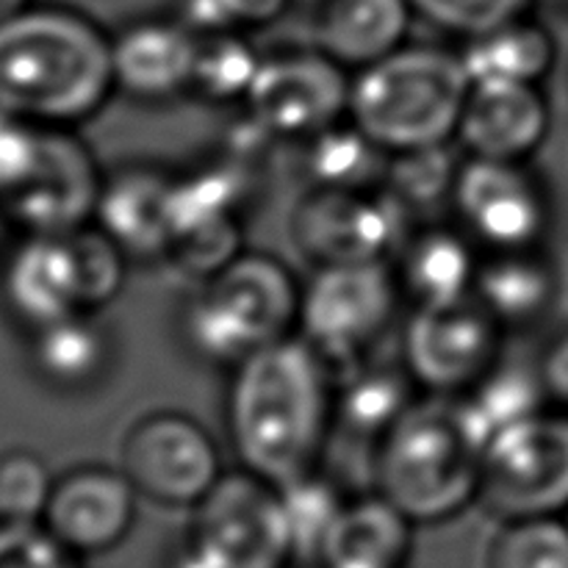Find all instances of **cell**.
Segmentation results:
<instances>
[{"instance_id": "cell-13", "label": "cell", "mask_w": 568, "mask_h": 568, "mask_svg": "<svg viewBox=\"0 0 568 568\" xmlns=\"http://www.w3.org/2000/svg\"><path fill=\"white\" fill-rule=\"evenodd\" d=\"M349 87L331 55L297 50L264 59L244 105L275 139H311L347 114Z\"/></svg>"}, {"instance_id": "cell-5", "label": "cell", "mask_w": 568, "mask_h": 568, "mask_svg": "<svg viewBox=\"0 0 568 568\" xmlns=\"http://www.w3.org/2000/svg\"><path fill=\"white\" fill-rule=\"evenodd\" d=\"M300 294L292 272L270 255H236L200 281L183 308V338L209 364L236 366L297 327Z\"/></svg>"}, {"instance_id": "cell-34", "label": "cell", "mask_w": 568, "mask_h": 568, "mask_svg": "<svg viewBox=\"0 0 568 568\" xmlns=\"http://www.w3.org/2000/svg\"><path fill=\"white\" fill-rule=\"evenodd\" d=\"M53 475L31 449L0 455V521H42L53 494Z\"/></svg>"}, {"instance_id": "cell-30", "label": "cell", "mask_w": 568, "mask_h": 568, "mask_svg": "<svg viewBox=\"0 0 568 568\" xmlns=\"http://www.w3.org/2000/svg\"><path fill=\"white\" fill-rule=\"evenodd\" d=\"M261 64L264 55L239 31L197 37L192 92L211 103H244Z\"/></svg>"}, {"instance_id": "cell-20", "label": "cell", "mask_w": 568, "mask_h": 568, "mask_svg": "<svg viewBox=\"0 0 568 568\" xmlns=\"http://www.w3.org/2000/svg\"><path fill=\"white\" fill-rule=\"evenodd\" d=\"M410 14V0H322L314 22L316 50L342 67L364 70L403 48Z\"/></svg>"}, {"instance_id": "cell-22", "label": "cell", "mask_w": 568, "mask_h": 568, "mask_svg": "<svg viewBox=\"0 0 568 568\" xmlns=\"http://www.w3.org/2000/svg\"><path fill=\"white\" fill-rule=\"evenodd\" d=\"M480 264L469 233L427 227L410 233L399 250L397 277L403 294L414 300L416 308H438L475 297Z\"/></svg>"}, {"instance_id": "cell-23", "label": "cell", "mask_w": 568, "mask_h": 568, "mask_svg": "<svg viewBox=\"0 0 568 568\" xmlns=\"http://www.w3.org/2000/svg\"><path fill=\"white\" fill-rule=\"evenodd\" d=\"M414 527L381 494L347 503L311 568H410Z\"/></svg>"}, {"instance_id": "cell-17", "label": "cell", "mask_w": 568, "mask_h": 568, "mask_svg": "<svg viewBox=\"0 0 568 568\" xmlns=\"http://www.w3.org/2000/svg\"><path fill=\"white\" fill-rule=\"evenodd\" d=\"M549 125L552 111L538 83H471L455 139L469 159L525 161Z\"/></svg>"}, {"instance_id": "cell-36", "label": "cell", "mask_w": 568, "mask_h": 568, "mask_svg": "<svg viewBox=\"0 0 568 568\" xmlns=\"http://www.w3.org/2000/svg\"><path fill=\"white\" fill-rule=\"evenodd\" d=\"M532 0H410L416 14L460 37H477L525 17Z\"/></svg>"}, {"instance_id": "cell-4", "label": "cell", "mask_w": 568, "mask_h": 568, "mask_svg": "<svg viewBox=\"0 0 568 568\" xmlns=\"http://www.w3.org/2000/svg\"><path fill=\"white\" fill-rule=\"evenodd\" d=\"M469 89L460 53L403 44L358 70L347 116L388 155L433 148L455 139Z\"/></svg>"}, {"instance_id": "cell-7", "label": "cell", "mask_w": 568, "mask_h": 568, "mask_svg": "<svg viewBox=\"0 0 568 568\" xmlns=\"http://www.w3.org/2000/svg\"><path fill=\"white\" fill-rule=\"evenodd\" d=\"M477 505L499 521L568 514V416L538 414L483 449Z\"/></svg>"}, {"instance_id": "cell-38", "label": "cell", "mask_w": 568, "mask_h": 568, "mask_svg": "<svg viewBox=\"0 0 568 568\" xmlns=\"http://www.w3.org/2000/svg\"><path fill=\"white\" fill-rule=\"evenodd\" d=\"M0 568H81L42 521H0Z\"/></svg>"}, {"instance_id": "cell-32", "label": "cell", "mask_w": 568, "mask_h": 568, "mask_svg": "<svg viewBox=\"0 0 568 568\" xmlns=\"http://www.w3.org/2000/svg\"><path fill=\"white\" fill-rule=\"evenodd\" d=\"M464 161L449 150L447 144H433V148L405 150V153L388 155L386 178L383 186L410 211H430L436 205H453L455 183H458Z\"/></svg>"}, {"instance_id": "cell-27", "label": "cell", "mask_w": 568, "mask_h": 568, "mask_svg": "<svg viewBox=\"0 0 568 568\" xmlns=\"http://www.w3.org/2000/svg\"><path fill=\"white\" fill-rule=\"evenodd\" d=\"M547 399L538 366L497 364L469 392L460 394L458 403L475 436L488 447L499 433L544 414Z\"/></svg>"}, {"instance_id": "cell-3", "label": "cell", "mask_w": 568, "mask_h": 568, "mask_svg": "<svg viewBox=\"0 0 568 568\" xmlns=\"http://www.w3.org/2000/svg\"><path fill=\"white\" fill-rule=\"evenodd\" d=\"M483 449L458 397L433 394L377 442L375 494L414 525H442L477 503Z\"/></svg>"}, {"instance_id": "cell-25", "label": "cell", "mask_w": 568, "mask_h": 568, "mask_svg": "<svg viewBox=\"0 0 568 568\" xmlns=\"http://www.w3.org/2000/svg\"><path fill=\"white\" fill-rule=\"evenodd\" d=\"M111 358V333L92 311L64 316L33 331V369L55 388L78 392L94 386L105 375Z\"/></svg>"}, {"instance_id": "cell-28", "label": "cell", "mask_w": 568, "mask_h": 568, "mask_svg": "<svg viewBox=\"0 0 568 568\" xmlns=\"http://www.w3.org/2000/svg\"><path fill=\"white\" fill-rule=\"evenodd\" d=\"M388 153L353 120L333 122L305 139V172L314 189H375L386 178Z\"/></svg>"}, {"instance_id": "cell-45", "label": "cell", "mask_w": 568, "mask_h": 568, "mask_svg": "<svg viewBox=\"0 0 568 568\" xmlns=\"http://www.w3.org/2000/svg\"><path fill=\"white\" fill-rule=\"evenodd\" d=\"M564 87H566V94H568V55H566V64H564Z\"/></svg>"}, {"instance_id": "cell-18", "label": "cell", "mask_w": 568, "mask_h": 568, "mask_svg": "<svg viewBox=\"0 0 568 568\" xmlns=\"http://www.w3.org/2000/svg\"><path fill=\"white\" fill-rule=\"evenodd\" d=\"M197 37L183 22L142 20L111 39L114 83L139 100H170L192 92Z\"/></svg>"}, {"instance_id": "cell-43", "label": "cell", "mask_w": 568, "mask_h": 568, "mask_svg": "<svg viewBox=\"0 0 568 568\" xmlns=\"http://www.w3.org/2000/svg\"><path fill=\"white\" fill-rule=\"evenodd\" d=\"M28 6H31V0H0V22L11 20V17H17L20 11H26Z\"/></svg>"}, {"instance_id": "cell-29", "label": "cell", "mask_w": 568, "mask_h": 568, "mask_svg": "<svg viewBox=\"0 0 568 568\" xmlns=\"http://www.w3.org/2000/svg\"><path fill=\"white\" fill-rule=\"evenodd\" d=\"M244 197V178L233 164H211L172 178V239L239 222Z\"/></svg>"}, {"instance_id": "cell-16", "label": "cell", "mask_w": 568, "mask_h": 568, "mask_svg": "<svg viewBox=\"0 0 568 568\" xmlns=\"http://www.w3.org/2000/svg\"><path fill=\"white\" fill-rule=\"evenodd\" d=\"M3 297L31 331L81 314L83 272L72 233H28L3 266Z\"/></svg>"}, {"instance_id": "cell-48", "label": "cell", "mask_w": 568, "mask_h": 568, "mask_svg": "<svg viewBox=\"0 0 568 568\" xmlns=\"http://www.w3.org/2000/svg\"><path fill=\"white\" fill-rule=\"evenodd\" d=\"M566 521H568V514H566Z\"/></svg>"}, {"instance_id": "cell-26", "label": "cell", "mask_w": 568, "mask_h": 568, "mask_svg": "<svg viewBox=\"0 0 568 568\" xmlns=\"http://www.w3.org/2000/svg\"><path fill=\"white\" fill-rule=\"evenodd\" d=\"M414 386L405 366H347L344 381L333 388V419L353 436L381 442L416 403Z\"/></svg>"}, {"instance_id": "cell-21", "label": "cell", "mask_w": 568, "mask_h": 568, "mask_svg": "<svg viewBox=\"0 0 568 568\" xmlns=\"http://www.w3.org/2000/svg\"><path fill=\"white\" fill-rule=\"evenodd\" d=\"M558 292V270L541 247L505 250L483 258L475 300L503 331H527L547 320Z\"/></svg>"}, {"instance_id": "cell-42", "label": "cell", "mask_w": 568, "mask_h": 568, "mask_svg": "<svg viewBox=\"0 0 568 568\" xmlns=\"http://www.w3.org/2000/svg\"><path fill=\"white\" fill-rule=\"evenodd\" d=\"M166 568H216L214 564L209 560V555L200 552L197 547H194L192 541H183L181 549H178L175 555L170 558V564H166Z\"/></svg>"}, {"instance_id": "cell-39", "label": "cell", "mask_w": 568, "mask_h": 568, "mask_svg": "<svg viewBox=\"0 0 568 568\" xmlns=\"http://www.w3.org/2000/svg\"><path fill=\"white\" fill-rule=\"evenodd\" d=\"M536 366L549 399L568 405V331L558 333L547 344V349H544Z\"/></svg>"}, {"instance_id": "cell-6", "label": "cell", "mask_w": 568, "mask_h": 568, "mask_svg": "<svg viewBox=\"0 0 568 568\" xmlns=\"http://www.w3.org/2000/svg\"><path fill=\"white\" fill-rule=\"evenodd\" d=\"M403 286L388 261L320 266L300 294V338L327 366H353L394 320Z\"/></svg>"}, {"instance_id": "cell-8", "label": "cell", "mask_w": 568, "mask_h": 568, "mask_svg": "<svg viewBox=\"0 0 568 568\" xmlns=\"http://www.w3.org/2000/svg\"><path fill=\"white\" fill-rule=\"evenodd\" d=\"M410 211L388 192L375 189H311L294 205V247L320 266L388 261L410 239Z\"/></svg>"}, {"instance_id": "cell-37", "label": "cell", "mask_w": 568, "mask_h": 568, "mask_svg": "<svg viewBox=\"0 0 568 568\" xmlns=\"http://www.w3.org/2000/svg\"><path fill=\"white\" fill-rule=\"evenodd\" d=\"M50 125L0 109V203L28 183L42 159Z\"/></svg>"}, {"instance_id": "cell-24", "label": "cell", "mask_w": 568, "mask_h": 568, "mask_svg": "<svg viewBox=\"0 0 568 568\" xmlns=\"http://www.w3.org/2000/svg\"><path fill=\"white\" fill-rule=\"evenodd\" d=\"M460 61L471 83H541L558 64V42L547 26L525 14L466 39Z\"/></svg>"}, {"instance_id": "cell-14", "label": "cell", "mask_w": 568, "mask_h": 568, "mask_svg": "<svg viewBox=\"0 0 568 568\" xmlns=\"http://www.w3.org/2000/svg\"><path fill=\"white\" fill-rule=\"evenodd\" d=\"M103 181L92 153L72 133L48 128L33 175L0 205L28 233H72L94 220Z\"/></svg>"}, {"instance_id": "cell-35", "label": "cell", "mask_w": 568, "mask_h": 568, "mask_svg": "<svg viewBox=\"0 0 568 568\" xmlns=\"http://www.w3.org/2000/svg\"><path fill=\"white\" fill-rule=\"evenodd\" d=\"M72 236H75L83 272V305L94 314L120 294L122 283H125L128 255L98 225L78 227L72 231Z\"/></svg>"}, {"instance_id": "cell-19", "label": "cell", "mask_w": 568, "mask_h": 568, "mask_svg": "<svg viewBox=\"0 0 568 568\" xmlns=\"http://www.w3.org/2000/svg\"><path fill=\"white\" fill-rule=\"evenodd\" d=\"M94 225L128 258H166L172 242V178L142 166L105 178Z\"/></svg>"}, {"instance_id": "cell-10", "label": "cell", "mask_w": 568, "mask_h": 568, "mask_svg": "<svg viewBox=\"0 0 568 568\" xmlns=\"http://www.w3.org/2000/svg\"><path fill=\"white\" fill-rule=\"evenodd\" d=\"M120 469L139 497L166 508H197L220 483L222 458L200 422L178 410H155L128 427Z\"/></svg>"}, {"instance_id": "cell-2", "label": "cell", "mask_w": 568, "mask_h": 568, "mask_svg": "<svg viewBox=\"0 0 568 568\" xmlns=\"http://www.w3.org/2000/svg\"><path fill=\"white\" fill-rule=\"evenodd\" d=\"M114 89L111 39L89 17L28 6L0 22V109L64 128L98 114Z\"/></svg>"}, {"instance_id": "cell-46", "label": "cell", "mask_w": 568, "mask_h": 568, "mask_svg": "<svg viewBox=\"0 0 568 568\" xmlns=\"http://www.w3.org/2000/svg\"><path fill=\"white\" fill-rule=\"evenodd\" d=\"M303 3H322V0H303Z\"/></svg>"}, {"instance_id": "cell-15", "label": "cell", "mask_w": 568, "mask_h": 568, "mask_svg": "<svg viewBox=\"0 0 568 568\" xmlns=\"http://www.w3.org/2000/svg\"><path fill=\"white\" fill-rule=\"evenodd\" d=\"M139 491L122 469L81 466L59 477L42 525L78 558L120 547L136 521Z\"/></svg>"}, {"instance_id": "cell-1", "label": "cell", "mask_w": 568, "mask_h": 568, "mask_svg": "<svg viewBox=\"0 0 568 568\" xmlns=\"http://www.w3.org/2000/svg\"><path fill=\"white\" fill-rule=\"evenodd\" d=\"M333 422L327 364L303 342L283 338L233 366L227 430L242 469L286 486L316 469Z\"/></svg>"}, {"instance_id": "cell-47", "label": "cell", "mask_w": 568, "mask_h": 568, "mask_svg": "<svg viewBox=\"0 0 568 568\" xmlns=\"http://www.w3.org/2000/svg\"><path fill=\"white\" fill-rule=\"evenodd\" d=\"M552 3H568V0H552Z\"/></svg>"}, {"instance_id": "cell-40", "label": "cell", "mask_w": 568, "mask_h": 568, "mask_svg": "<svg viewBox=\"0 0 568 568\" xmlns=\"http://www.w3.org/2000/svg\"><path fill=\"white\" fill-rule=\"evenodd\" d=\"M178 6H181V17H178V22H183L194 37L239 31V28L233 26L231 14H227L222 0H181Z\"/></svg>"}, {"instance_id": "cell-12", "label": "cell", "mask_w": 568, "mask_h": 568, "mask_svg": "<svg viewBox=\"0 0 568 568\" xmlns=\"http://www.w3.org/2000/svg\"><path fill=\"white\" fill-rule=\"evenodd\" d=\"M503 327L475 297L438 308H414L405 327V369L438 397H460L499 364Z\"/></svg>"}, {"instance_id": "cell-41", "label": "cell", "mask_w": 568, "mask_h": 568, "mask_svg": "<svg viewBox=\"0 0 568 568\" xmlns=\"http://www.w3.org/2000/svg\"><path fill=\"white\" fill-rule=\"evenodd\" d=\"M231 14L233 26L247 28V26H270L275 22L283 11L288 9L292 0H222Z\"/></svg>"}, {"instance_id": "cell-31", "label": "cell", "mask_w": 568, "mask_h": 568, "mask_svg": "<svg viewBox=\"0 0 568 568\" xmlns=\"http://www.w3.org/2000/svg\"><path fill=\"white\" fill-rule=\"evenodd\" d=\"M277 491H281L288 530H292L294 560L314 566L327 536L333 532L336 521L342 519L347 499H344L342 488L336 483L322 477L316 469L286 483Z\"/></svg>"}, {"instance_id": "cell-9", "label": "cell", "mask_w": 568, "mask_h": 568, "mask_svg": "<svg viewBox=\"0 0 568 568\" xmlns=\"http://www.w3.org/2000/svg\"><path fill=\"white\" fill-rule=\"evenodd\" d=\"M186 538L216 568H288L292 530L281 491L253 471H231L192 508Z\"/></svg>"}, {"instance_id": "cell-33", "label": "cell", "mask_w": 568, "mask_h": 568, "mask_svg": "<svg viewBox=\"0 0 568 568\" xmlns=\"http://www.w3.org/2000/svg\"><path fill=\"white\" fill-rule=\"evenodd\" d=\"M483 568H568L566 516L499 521Z\"/></svg>"}, {"instance_id": "cell-44", "label": "cell", "mask_w": 568, "mask_h": 568, "mask_svg": "<svg viewBox=\"0 0 568 568\" xmlns=\"http://www.w3.org/2000/svg\"><path fill=\"white\" fill-rule=\"evenodd\" d=\"M6 225H9V216H6L3 205H0V244H3V236H6Z\"/></svg>"}, {"instance_id": "cell-11", "label": "cell", "mask_w": 568, "mask_h": 568, "mask_svg": "<svg viewBox=\"0 0 568 568\" xmlns=\"http://www.w3.org/2000/svg\"><path fill=\"white\" fill-rule=\"evenodd\" d=\"M453 209L475 244L491 253L541 247L552 222L547 189L525 161L466 159Z\"/></svg>"}]
</instances>
